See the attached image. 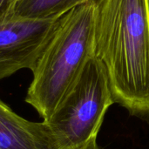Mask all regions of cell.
Instances as JSON below:
<instances>
[{"mask_svg": "<svg viewBox=\"0 0 149 149\" xmlns=\"http://www.w3.org/2000/svg\"><path fill=\"white\" fill-rule=\"evenodd\" d=\"M94 57L104 66L113 100L149 120V18L147 0H98Z\"/></svg>", "mask_w": 149, "mask_h": 149, "instance_id": "cell-1", "label": "cell"}, {"mask_svg": "<svg viewBox=\"0 0 149 149\" xmlns=\"http://www.w3.org/2000/svg\"><path fill=\"white\" fill-rule=\"evenodd\" d=\"M95 3L63 15L32 72L25 101L49 120L94 56Z\"/></svg>", "mask_w": 149, "mask_h": 149, "instance_id": "cell-2", "label": "cell"}, {"mask_svg": "<svg viewBox=\"0 0 149 149\" xmlns=\"http://www.w3.org/2000/svg\"><path fill=\"white\" fill-rule=\"evenodd\" d=\"M114 103L106 70L93 56L46 125L52 149H72L97 137Z\"/></svg>", "mask_w": 149, "mask_h": 149, "instance_id": "cell-3", "label": "cell"}, {"mask_svg": "<svg viewBox=\"0 0 149 149\" xmlns=\"http://www.w3.org/2000/svg\"><path fill=\"white\" fill-rule=\"evenodd\" d=\"M60 17H13L0 24V80L22 69H34Z\"/></svg>", "mask_w": 149, "mask_h": 149, "instance_id": "cell-4", "label": "cell"}, {"mask_svg": "<svg viewBox=\"0 0 149 149\" xmlns=\"http://www.w3.org/2000/svg\"><path fill=\"white\" fill-rule=\"evenodd\" d=\"M0 149H52L46 125L24 119L0 98Z\"/></svg>", "mask_w": 149, "mask_h": 149, "instance_id": "cell-5", "label": "cell"}, {"mask_svg": "<svg viewBox=\"0 0 149 149\" xmlns=\"http://www.w3.org/2000/svg\"><path fill=\"white\" fill-rule=\"evenodd\" d=\"M98 0H17L13 17L28 18L59 17L72 9Z\"/></svg>", "mask_w": 149, "mask_h": 149, "instance_id": "cell-6", "label": "cell"}, {"mask_svg": "<svg viewBox=\"0 0 149 149\" xmlns=\"http://www.w3.org/2000/svg\"><path fill=\"white\" fill-rule=\"evenodd\" d=\"M17 0H0V24L13 17Z\"/></svg>", "mask_w": 149, "mask_h": 149, "instance_id": "cell-7", "label": "cell"}, {"mask_svg": "<svg viewBox=\"0 0 149 149\" xmlns=\"http://www.w3.org/2000/svg\"><path fill=\"white\" fill-rule=\"evenodd\" d=\"M72 149H100V148L99 147V145L97 143V137H95V138L91 139L85 144Z\"/></svg>", "mask_w": 149, "mask_h": 149, "instance_id": "cell-8", "label": "cell"}, {"mask_svg": "<svg viewBox=\"0 0 149 149\" xmlns=\"http://www.w3.org/2000/svg\"><path fill=\"white\" fill-rule=\"evenodd\" d=\"M148 2V18H149V0H147Z\"/></svg>", "mask_w": 149, "mask_h": 149, "instance_id": "cell-9", "label": "cell"}]
</instances>
